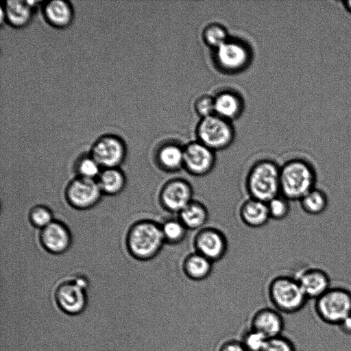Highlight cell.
<instances>
[{"mask_svg": "<svg viewBox=\"0 0 351 351\" xmlns=\"http://www.w3.org/2000/svg\"><path fill=\"white\" fill-rule=\"evenodd\" d=\"M316 182L315 168L302 159L288 160L280 167V194L290 201H300L315 188Z\"/></svg>", "mask_w": 351, "mask_h": 351, "instance_id": "cell-1", "label": "cell"}, {"mask_svg": "<svg viewBox=\"0 0 351 351\" xmlns=\"http://www.w3.org/2000/svg\"><path fill=\"white\" fill-rule=\"evenodd\" d=\"M280 167L269 160L257 161L249 169L245 188L249 197L267 202L280 194Z\"/></svg>", "mask_w": 351, "mask_h": 351, "instance_id": "cell-2", "label": "cell"}, {"mask_svg": "<svg viewBox=\"0 0 351 351\" xmlns=\"http://www.w3.org/2000/svg\"><path fill=\"white\" fill-rule=\"evenodd\" d=\"M267 295L274 308L286 314L300 311L308 300L296 278L285 275L278 276L269 282Z\"/></svg>", "mask_w": 351, "mask_h": 351, "instance_id": "cell-3", "label": "cell"}, {"mask_svg": "<svg viewBox=\"0 0 351 351\" xmlns=\"http://www.w3.org/2000/svg\"><path fill=\"white\" fill-rule=\"evenodd\" d=\"M165 244L160 224L143 221L134 225L128 236V246L132 254L141 260L156 256Z\"/></svg>", "mask_w": 351, "mask_h": 351, "instance_id": "cell-4", "label": "cell"}, {"mask_svg": "<svg viewBox=\"0 0 351 351\" xmlns=\"http://www.w3.org/2000/svg\"><path fill=\"white\" fill-rule=\"evenodd\" d=\"M314 310L322 322L337 326L351 314V291L343 287H330L315 300Z\"/></svg>", "mask_w": 351, "mask_h": 351, "instance_id": "cell-5", "label": "cell"}, {"mask_svg": "<svg viewBox=\"0 0 351 351\" xmlns=\"http://www.w3.org/2000/svg\"><path fill=\"white\" fill-rule=\"evenodd\" d=\"M193 188L182 178H173L167 181L159 193L160 204L167 212L177 215L192 200Z\"/></svg>", "mask_w": 351, "mask_h": 351, "instance_id": "cell-6", "label": "cell"}, {"mask_svg": "<svg viewBox=\"0 0 351 351\" xmlns=\"http://www.w3.org/2000/svg\"><path fill=\"white\" fill-rule=\"evenodd\" d=\"M197 135L200 143L215 151L230 144L233 132L223 118L212 115L202 119L198 126Z\"/></svg>", "mask_w": 351, "mask_h": 351, "instance_id": "cell-7", "label": "cell"}, {"mask_svg": "<svg viewBox=\"0 0 351 351\" xmlns=\"http://www.w3.org/2000/svg\"><path fill=\"white\" fill-rule=\"evenodd\" d=\"M193 245L194 250L213 263L221 260L228 251V240L219 229L205 226L197 231Z\"/></svg>", "mask_w": 351, "mask_h": 351, "instance_id": "cell-8", "label": "cell"}, {"mask_svg": "<svg viewBox=\"0 0 351 351\" xmlns=\"http://www.w3.org/2000/svg\"><path fill=\"white\" fill-rule=\"evenodd\" d=\"M214 151L199 142L187 145L184 148L183 169L195 177H203L214 169Z\"/></svg>", "mask_w": 351, "mask_h": 351, "instance_id": "cell-9", "label": "cell"}, {"mask_svg": "<svg viewBox=\"0 0 351 351\" xmlns=\"http://www.w3.org/2000/svg\"><path fill=\"white\" fill-rule=\"evenodd\" d=\"M101 193V190L97 182L80 177L71 182L66 195L73 206L78 208H87L99 200Z\"/></svg>", "mask_w": 351, "mask_h": 351, "instance_id": "cell-10", "label": "cell"}, {"mask_svg": "<svg viewBox=\"0 0 351 351\" xmlns=\"http://www.w3.org/2000/svg\"><path fill=\"white\" fill-rule=\"evenodd\" d=\"M294 277L308 300H315L331 287L328 274L317 267L302 269Z\"/></svg>", "mask_w": 351, "mask_h": 351, "instance_id": "cell-11", "label": "cell"}, {"mask_svg": "<svg viewBox=\"0 0 351 351\" xmlns=\"http://www.w3.org/2000/svg\"><path fill=\"white\" fill-rule=\"evenodd\" d=\"M85 286V280L82 278L61 285L56 293V301L60 308L69 314L80 313L86 303L84 292Z\"/></svg>", "mask_w": 351, "mask_h": 351, "instance_id": "cell-12", "label": "cell"}, {"mask_svg": "<svg viewBox=\"0 0 351 351\" xmlns=\"http://www.w3.org/2000/svg\"><path fill=\"white\" fill-rule=\"evenodd\" d=\"M250 326L271 339L282 335L285 321L282 313L274 307H263L253 314Z\"/></svg>", "mask_w": 351, "mask_h": 351, "instance_id": "cell-13", "label": "cell"}, {"mask_svg": "<svg viewBox=\"0 0 351 351\" xmlns=\"http://www.w3.org/2000/svg\"><path fill=\"white\" fill-rule=\"evenodd\" d=\"M124 156V147L121 141L113 136L99 140L93 148V158L100 166L115 168Z\"/></svg>", "mask_w": 351, "mask_h": 351, "instance_id": "cell-14", "label": "cell"}, {"mask_svg": "<svg viewBox=\"0 0 351 351\" xmlns=\"http://www.w3.org/2000/svg\"><path fill=\"white\" fill-rule=\"evenodd\" d=\"M239 215L245 226L253 228H261L270 220L267 202L252 197L241 204Z\"/></svg>", "mask_w": 351, "mask_h": 351, "instance_id": "cell-15", "label": "cell"}, {"mask_svg": "<svg viewBox=\"0 0 351 351\" xmlns=\"http://www.w3.org/2000/svg\"><path fill=\"white\" fill-rule=\"evenodd\" d=\"M41 241L44 247L51 252L61 253L70 245V234L65 226L52 221L43 228Z\"/></svg>", "mask_w": 351, "mask_h": 351, "instance_id": "cell-16", "label": "cell"}, {"mask_svg": "<svg viewBox=\"0 0 351 351\" xmlns=\"http://www.w3.org/2000/svg\"><path fill=\"white\" fill-rule=\"evenodd\" d=\"M211 261L194 251L187 254L182 263L184 275L193 281H202L209 277L213 267Z\"/></svg>", "mask_w": 351, "mask_h": 351, "instance_id": "cell-17", "label": "cell"}, {"mask_svg": "<svg viewBox=\"0 0 351 351\" xmlns=\"http://www.w3.org/2000/svg\"><path fill=\"white\" fill-rule=\"evenodd\" d=\"M217 57L224 68L234 70L245 64L247 53L241 44L226 41L217 48Z\"/></svg>", "mask_w": 351, "mask_h": 351, "instance_id": "cell-18", "label": "cell"}, {"mask_svg": "<svg viewBox=\"0 0 351 351\" xmlns=\"http://www.w3.org/2000/svg\"><path fill=\"white\" fill-rule=\"evenodd\" d=\"M178 219L189 230H199L205 227L209 217V213L205 204L193 199L178 214Z\"/></svg>", "mask_w": 351, "mask_h": 351, "instance_id": "cell-19", "label": "cell"}, {"mask_svg": "<svg viewBox=\"0 0 351 351\" xmlns=\"http://www.w3.org/2000/svg\"><path fill=\"white\" fill-rule=\"evenodd\" d=\"M157 162L160 169L170 173L183 169L184 148L170 144L160 149L157 155Z\"/></svg>", "mask_w": 351, "mask_h": 351, "instance_id": "cell-20", "label": "cell"}, {"mask_svg": "<svg viewBox=\"0 0 351 351\" xmlns=\"http://www.w3.org/2000/svg\"><path fill=\"white\" fill-rule=\"evenodd\" d=\"M302 210L310 215H319L327 208L328 199L325 191L314 188L306 193L300 201Z\"/></svg>", "mask_w": 351, "mask_h": 351, "instance_id": "cell-21", "label": "cell"}, {"mask_svg": "<svg viewBox=\"0 0 351 351\" xmlns=\"http://www.w3.org/2000/svg\"><path fill=\"white\" fill-rule=\"evenodd\" d=\"M160 228L165 244L171 245L182 243L189 231L178 217L165 220L160 224Z\"/></svg>", "mask_w": 351, "mask_h": 351, "instance_id": "cell-22", "label": "cell"}, {"mask_svg": "<svg viewBox=\"0 0 351 351\" xmlns=\"http://www.w3.org/2000/svg\"><path fill=\"white\" fill-rule=\"evenodd\" d=\"M97 183L101 191L108 194H116L124 186L125 178L119 170L107 168L99 174Z\"/></svg>", "mask_w": 351, "mask_h": 351, "instance_id": "cell-23", "label": "cell"}, {"mask_svg": "<svg viewBox=\"0 0 351 351\" xmlns=\"http://www.w3.org/2000/svg\"><path fill=\"white\" fill-rule=\"evenodd\" d=\"M45 14L49 20L56 25L67 24L71 16L69 5L63 1H51L45 7Z\"/></svg>", "mask_w": 351, "mask_h": 351, "instance_id": "cell-24", "label": "cell"}, {"mask_svg": "<svg viewBox=\"0 0 351 351\" xmlns=\"http://www.w3.org/2000/svg\"><path fill=\"white\" fill-rule=\"evenodd\" d=\"M30 6L28 1H8L5 14L8 20L16 25H23L29 18Z\"/></svg>", "mask_w": 351, "mask_h": 351, "instance_id": "cell-25", "label": "cell"}, {"mask_svg": "<svg viewBox=\"0 0 351 351\" xmlns=\"http://www.w3.org/2000/svg\"><path fill=\"white\" fill-rule=\"evenodd\" d=\"M215 109L221 118H232L238 114L240 103L234 95L223 93L215 99Z\"/></svg>", "mask_w": 351, "mask_h": 351, "instance_id": "cell-26", "label": "cell"}, {"mask_svg": "<svg viewBox=\"0 0 351 351\" xmlns=\"http://www.w3.org/2000/svg\"><path fill=\"white\" fill-rule=\"evenodd\" d=\"M290 200L279 194L267 202L270 219H285L291 210Z\"/></svg>", "mask_w": 351, "mask_h": 351, "instance_id": "cell-27", "label": "cell"}, {"mask_svg": "<svg viewBox=\"0 0 351 351\" xmlns=\"http://www.w3.org/2000/svg\"><path fill=\"white\" fill-rule=\"evenodd\" d=\"M268 339L262 333L249 326L242 332L239 340L246 351H262Z\"/></svg>", "mask_w": 351, "mask_h": 351, "instance_id": "cell-28", "label": "cell"}, {"mask_svg": "<svg viewBox=\"0 0 351 351\" xmlns=\"http://www.w3.org/2000/svg\"><path fill=\"white\" fill-rule=\"evenodd\" d=\"M262 351H296L293 341L282 335L269 339Z\"/></svg>", "mask_w": 351, "mask_h": 351, "instance_id": "cell-29", "label": "cell"}, {"mask_svg": "<svg viewBox=\"0 0 351 351\" xmlns=\"http://www.w3.org/2000/svg\"><path fill=\"white\" fill-rule=\"evenodd\" d=\"M204 38L206 43L217 49L227 41L226 32L219 25H211L204 32Z\"/></svg>", "mask_w": 351, "mask_h": 351, "instance_id": "cell-30", "label": "cell"}, {"mask_svg": "<svg viewBox=\"0 0 351 351\" xmlns=\"http://www.w3.org/2000/svg\"><path fill=\"white\" fill-rule=\"evenodd\" d=\"M99 167L100 165L93 157L86 158L80 162L77 171L80 177L94 180L101 173Z\"/></svg>", "mask_w": 351, "mask_h": 351, "instance_id": "cell-31", "label": "cell"}, {"mask_svg": "<svg viewBox=\"0 0 351 351\" xmlns=\"http://www.w3.org/2000/svg\"><path fill=\"white\" fill-rule=\"evenodd\" d=\"M30 219L34 226L44 228L52 222V215L47 208L38 206L32 209Z\"/></svg>", "mask_w": 351, "mask_h": 351, "instance_id": "cell-32", "label": "cell"}, {"mask_svg": "<svg viewBox=\"0 0 351 351\" xmlns=\"http://www.w3.org/2000/svg\"><path fill=\"white\" fill-rule=\"evenodd\" d=\"M197 112L204 118L213 115L215 112V99L205 96L199 99L195 105Z\"/></svg>", "mask_w": 351, "mask_h": 351, "instance_id": "cell-33", "label": "cell"}, {"mask_svg": "<svg viewBox=\"0 0 351 351\" xmlns=\"http://www.w3.org/2000/svg\"><path fill=\"white\" fill-rule=\"evenodd\" d=\"M217 351H246L239 339H230L223 341Z\"/></svg>", "mask_w": 351, "mask_h": 351, "instance_id": "cell-34", "label": "cell"}, {"mask_svg": "<svg viewBox=\"0 0 351 351\" xmlns=\"http://www.w3.org/2000/svg\"><path fill=\"white\" fill-rule=\"evenodd\" d=\"M337 326L343 334L351 336V314L343 319Z\"/></svg>", "mask_w": 351, "mask_h": 351, "instance_id": "cell-35", "label": "cell"}, {"mask_svg": "<svg viewBox=\"0 0 351 351\" xmlns=\"http://www.w3.org/2000/svg\"><path fill=\"white\" fill-rule=\"evenodd\" d=\"M348 8L351 10V1L347 2Z\"/></svg>", "mask_w": 351, "mask_h": 351, "instance_id": "cell-36", "label": "cell"}]
</instances>
